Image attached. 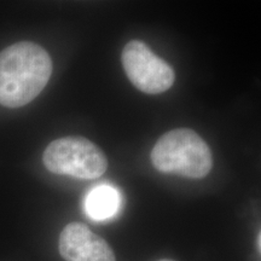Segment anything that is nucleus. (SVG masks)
<instances>
[{
    "label": "nucleus",
    "instance_id": "nucleus-2",
    "mask_svg": "<svg viewBox=\"0 0 261 261\" xmlns=\"http://www.w3.org/2000/svg\"><path fill=\"white\" fill-rule=\"evenodd\" d=\"M150 159L159 172L192 179L205 177L213 166L210 146L190 128L165 133L156 142Z\"/></svg>",
    "mask_w": 261,
    "mask_h": 261
},
{
    "label": "nucleus",
    "instance_id": "nucleus-3",
    "mask_svg": "<svg viewBox=\"0 0 261 261\" xmlns=\"http://www.w3.org/2000/svg\"><path fill=\"white\" fill-rule=\"evenodd\" d=\"M42 162L51 173L85 180L102 177L108 168V159L102 149L77 136L51 142L45 149Z\"/></svg>",
    "mask_w": 261,
    "mask_h": 261
},
{
    "label": "nucleus",
    "instance_id": "nucleus-1",
    "mask_svg": "<svg viewBox=\"0 0 261 261\" xmlns=\"http://www.w3.org/2000/svg\"><path fill=\"white\" fill-rule=\"evenodd\" d=\"M52 74L47 51L31 41L16 42L0 52V104L21 108L45 89Z\"/></svg>",
    "mask_w": 261,
    "mask_h": 261
},
{
    "label": "nucleus",
    "instance_id": "nucleus-8",
    "mask_svg": "<svg viewBox=\"0 0 261 261\" xmlns=\"http://www.w3.org/2000/svg\"><path fill=\"white\" fill-rule=\"evenodd\" d=\"M159 261H173V260H169V259H162V260H159Z\"/></svg>",
    "mask_w": 261,
    "mask_h": 261
},
{
    "label": "nucleus",
    "instance_id": "nucleus-4",
    "mask_svg": "<svg viewBox=\"0 0 261 261\" xmlns=\"http://www.w3.org/2000/svg\"><path fill=\"white\" fill-rule=\"evenodd\" d=\"M122 67L130 83L142 92L160 94L171 89L175 74L167 62L148 47L145 42H127L121 55Z\"/></svg>",
    "mask_w": 261,
    "mask_h": 261
},
{
    "label": "nucleus",
    "instance_id": "nucleus-6",
    "mask_svg": "<svg viewBox=\"0 0 261 261\" xmlns=\"http://www.w3.org/2000/svg\"><path fill=\"white\" fill-rule=\"evenodd\" d=\"M120 203L119 191L103 185L90 192L85 201V210L93 220H107L117 213Z\"/></svg>",
    "mask_w": 261,
    "mask_h": 261
},
{
    "label": "nucleus",
    "instance_id": "nucleus-7",
    "mask_svg": "<svg viewBox=\"0 0 261 261\" xmlns=\"http://www.w3.org/2000/svg\"><path fill=\"white\" fill-rule=\"evenodd\" d=\"M260 240H261V237L259 233V236H257V250H259V252H260Z\"/></svg>",
    "mask_w": 261,
    "mask_h": 261
},
{
    "label": "nucleus",
    "instance_id": "nucleus-5",
    "mask_svg": "<svg viewBox=\"0 0 261 261\" xmlns=\"http://www.w3.org/2000/svg\"><path fill=\"white\" fill-rule=\"evenodd\" d=\"M60 254L65 261H116L107 241L81 223H70L63 228Z\"/></svg>",
    "mask_w": 261,
    "mask_h": 261
}]
</instances>
